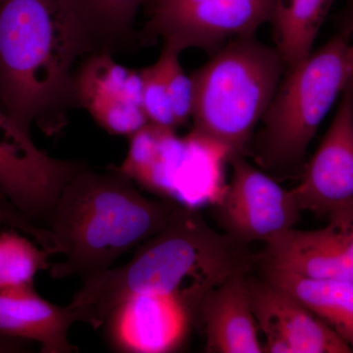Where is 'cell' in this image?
Returning a JSON list of instances; mask_svg holds the SVG:
<instances>
[{"instance_id": "obj_1", "label": "cell", "mask_w": 353, "mask_h": 353, "mask_svg": "<svg viewBox=\"0 0 353 353\" xmlns=\"http://www.w3.org/2000/svg\"><path fill=\"white\" fill-rule=\"evenodd\" d=\"M256 256L248 245L209 226L196 209L179 204L166 226L122 266L82 281L70 306L79 322L103 326L116 306L143 294H171L196 315L204 297L236 276L250 275Z\"/></svg>"}, {"instance_id": "obj_2", "label": "cell", "mask_w": 353, "mask_h": 353, "mask_svg": "<svg viewBox=\"0 0 353 353\" xmlns=\"http://www.w3.org/2000/svg\"><path fill=\"white\" fill-rule=\"evenodd\" d=\"M94 39L63 0L0 3V108L25 131L48 136L76 106L74 77L81 57L97 50Z\"/></svg>"}, {"instance_id": "obj_3", "label": "cell", "mask_w": 353, "mask_h": 353, "mask_svg": "<svg viewBox=\"0 0 353 353\" xmlns=\"http://www.w3.org/2000/svg\"><path fill=\"white\" fill-rule=\"evenodd\" d=\"M179 203L143 196L117 167L79 172L64 188L48 229L54 254L51 277L81 280L112 268L124 253L159 233Z\"/></svg>"}, {"instance_id": "obj_4", "label": "cell", "mask_w": 353, "mask_h": 353, "mask_svg": "<svg viewBox=\"0 0 353 353\" xmlns=\"http://www.w3.org/2000/svg\"><path fill=\"white\" fill-rule=\"evenodd\" d=\"M287 70L276 48L255 37L230 41L192 73V132L228 157L243 154Z\"/></svg>"}, {"instance_id": "obj_5", "label": "cell", "mask_w": 353, "mask_h": 353, "mask_svg": "<svg viewBox=\"0 0 353 353\" xmlns=\"http://www.w3.org/2000/svg\"><path fill=\"white\" fill-rule=\"evenodd\" d=\"M353 81V41L341 30L322 48L287 70L262 118L256 158L277 173L303 169L323 120Z\"/></svg>"}, {"instance_id": "obj_6", "label": "cell", "mask_w": 353, "mask_h": 353, "mask_svg": "<svg viewBox=\"0 0 353 353\" xmlns=\"http://www.w3.org/2000/svg\"><path fill=\"white\" fill-rule=\"evenodd\" d=\"M274 0H148L141 39H162L179 52L214 53L234 39L253 37L270 22Z\"/></svg>"}, {"instance_id": "obj_7", "label": "cell", "mask_w": 353, "mask_h": 353, "mask_svg": "<svg viewBox=\"0 0 353 353\" xmlns=\"http://www.w3.org/2000/svg\"><path fill=\"white\" fill-rule=\"evenodd\" d=\"M87 167L39 150L31 132L0 108V190L28 219L48 226L64 188Z\"/></svg>"}, {"instance_id": "obj_8", "label": "cell", "mask_w": 353, "mask_h": 353, "mask_svg": "<svg viewBox=\"0 0 353 353\" xmlns=\"http://www.w3.org/2000/svg\"><path fill=\"white\" fill-rule=\"evenodd\" d=\"M229 160L231 182L213 208V217L224 233L245 245L259 241L265 245L294 228L301 211L292 190L279 185L243 154Z\"/></svg>"}, {"instance_id": "obj_9", "label": "cell", "mask_w": 353, "mask_h": 353, "mask_svg": "<svg viewBox=\"0 0 353 353\" xmlns=\"http://www.w3.org/2000/svg\"><path fill=\"white\" fill-rule=\"evenodd\" d=\"M301 212L319 217L353 206V81L324 138L292 190Z\"/></svg>"}, {"instance_id": "obj_10", "label": "cell", "mask_w": 353, "mask_h": 353, "mask_svg": "<svg viewBox=\"0 0 353 353\" xmlns=\"http://www.w3.org/2000/svg\"><path fill=\"white\" fill-rule=\"evenodd\" d=\"M327 218L328 224L320 229L292 228L265 243L257 265L309 279L353 282V206Z\"/></svg>"}, {"instance_id": "obj_11", "label": "cell", "mask_w": 353, "mask_h": 353, "mask_svg": "<svg viewBox=\"0 0 353 353\" xmlns=\"http://www.w3.org/2000/svg\"><path fill=\"white\" fill-rule=\"evenodd\" d=\"M138 70L117 63L108 50L83 57L74 77L76 106L112 136L130 137L148 124Z\"/></svg>"}, {"instance_id": "obj_12", "label": "cell", "mask_w": 353, "mask_h": 353, "mask_svg": "<svg viewBox=\"0 0 353 353\" xmlns=\"http://www.w3.org/2000/svg\"><path fill=\"white\" fill-rule=\"evenodd\" d=\"M196 315L182 299L171 294L129 297L106 318V339L115 352H176L189 338Z\"/></svg>"}, {"instance_id": "obj_13", "label": "cell", "mask_w": 353, "mask_h": 353, "mask_svg": "<svg viewBox=\"0 0 353 353\" xmlns=\"http://www.w3.org/2000/svg\"><path fill=\"white\" fill-rule=\"evenodd\" d=\"M252 307L270 353H352L333 330L294 296L267 282L248 277Z\"/></svg>"}, {"instance_id": "obj_14", "label": "cell", "mask_w": 353, "mask_h": 353, "mask_svg": "<svg viewBox=\"0 0 353 353\" xmlns=\"http://www.w3.org/2000/svg\"><path fill=\"white\" fill-rule=\"evenodd\" d=\"M250 275L236 276L209 292L197 321L206 336V352L262 353L248 289Z\"/></svg>"}, {"instance_id": "obj_15", "label": "cell", "mask_w": 353, "mask_h": 353, "mask_svg": "<svg viewBox=\"0 0 353 353\" xmlns=\"http://www.w3.org/2000/svg\"><path fill=\"white\" fill-rule=\"evenodd\" d=\"M78 322L70 306L55 305L43 299L34 285L0 290V336L38 343L43 353L78 352L68 332Z\"/></svg>"}, {"instance_id": "obj_16", "label": "cell", "mask_w": 353, "mask_h": 353, "mask_svg": "<svg viewBox=\"0 0 353 353\" xmlns=\"http://www.w3.org/2000/svg\"><path fill=\"white\" fill-rule=\"evenodd\" d=\"M175 132L148 123L130 137L127 157L117 168L148 192L162 199L173 196L185 150V139Z\"/></svg>"}, {"instance_id": "obj_17", "label": "cell", "mask_w": 353, "mask_h": 353, "mask_svg": "<svg viewBox=\"0 0 353 353\" xmlns=\"http://www.w3.org/2000/svg\"><path fill=\"white\" fill-rule=\"evenodd\" d=\"M261 278L310 309L353 350V282L260 268Z\"/></svg>"}, {"instance_id": "obj_18", "label": "cell", "mask_w": 353, "mask_h": 353, "mask_svg": "<svg viewBox=\"0 0 353 353\" xmlns=\"http://www.w3.org/2000/svg\"><path fill=\"white\" fill-rule=\"evenodd\" d=\"M334 0H274L270 23L276 50L287 70L312 52L313 44Z\"/></svg>"}, {"instance_id": "obj_19", "label": "cell", "mask_w": 353, "mask_h": 353, "mask_svg": "<svg viewBox=\"0 0 353 353\" xmlns=\"http://www.w3.org/2000/svg\"><path fill=\"white\" fill-rule=\"evenodd\" d=\"M85 26L97 48L108 50L132 37L134 19L148 0H63Z\"/></svg>"}, {"instance_id": "obj_20", "label": "cell", "mask_w": 353, "mask_h": 353, "mask_svg": "<svg viewBox=\"0 0 353 353\" xmlns=\"http://www.w3.org/2000/svg\"><path fill=\"white\" fill-rule=\"evenodd\" d=\"M32 240L12 228L0 233V290L34 285L39 272L50 270L54 254Z\"/></svg>"}, {"instance_id": "obj_21", "label": "cell", "mask_w": 353, "mask_h": 353, "mask_svg": "<svg viewBox=\"0 0 353 353\" xmlns=\"http://www.w3.org/2000/svg\"><path fill=\"white\" fill-rule=\"evenodd\" d=\"M180 54L179 51L163 46L157 60L178 127L183 126L192 118L194 104V83L192 77L185 73L180 63Z\"/></svg>"}, {"instance_id": "obj_22", "label": "cell", "mask_w": 353, "mask_h": 353, "mask_svg": "<svg viewBox=\"0 0 353 353\" xmlns=\"http://www.w3.org/2000/svg\"><path fill=\"white\" fill-rule=\"evenodd\" d=\"M139 73L143 85V108L148 123L176 131L179 127L172 111L170 99L160 65L157 61L150 66L139 70Z\"/></svg>"}, {"instance_id": "obj_23", "label": "cell", "mask_w": 353, "mask_h": 353, "mask_svg": "<svg viewBox=\"0 0 353 353\" xmlns=\"http://www.w3.org/2000/svg\"><path fill=\"white\" fill-rule=\"evenodd\" d=\"M0 225L18 230L21 233L27 234L39 243V245L53 252V239L50 230L39 226L28 219L18 210L3 192L0 190Z\"/></svg>"}, {"instance_id": "obj_24", "label": "cell", "mask_w": 353, "mask_h": 353, "mask_svg": "<svg viewBox=\"0 0 353 353\" xmlns=\"http://www.w3.org/2000/svg\"><path fill=\"white\" fill-rule=\"evenodd\" d=\"M29 350V341L0 336V353H20Z\"/></svg>"}, {"instance_id": "obj_25", "label": "cell", "mask_w": 353, "mask_h": 353, "mask_svg": "<svg viewBox=\"0 0 353 353\" xmlns=\"http://www.w3.org/2000/svg\"><path fill=\"white\" fill-rule=\"evenodd\" d=\"M341 19H353V0H347V6H345V9H343Z\"/></svg>"}, {"instance_id": "obj_26", "label": "cell", "mask_w": 353, "mask_h": 353, "mask_svg": "<svg viewBox=\"0 0 353 353\" xmlns=\"http://www.w3.org/2000/svg\"><path fill=\"white\" fill-rule=\"evenodd\" d=\"M343 20V31L347 32L353 41V19Z\"/></svg>"}, {"instance_id": "obj_27", "label": "cell", "mask_w": 353, "mask_h": 353, "mask_svg": "<svg viewBox=\"0 0 353 353\" xmlns=\"http://www.w3.org/2000/svg\"><path fill=\"white\" fill-rule=\"evenodd\" d=\"M2 1H3V0H0V3H1Z\"/></svg>"}]
</instances>
